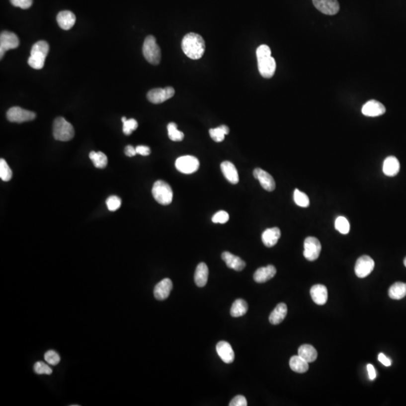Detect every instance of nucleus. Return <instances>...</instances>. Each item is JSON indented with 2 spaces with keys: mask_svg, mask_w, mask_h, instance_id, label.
Wrapping results in <instances>:
<instances>
[{
  "mask_svg": "<svg viewBox=\"0 0 406 406\" xmlns=\"http://www.w3.org/2000/svg\"><path fill=\"white\" fill-rule=\"evenodd\" d=\"M400 169V164L398 159L395 157L390 156L384 161L383 171L387 176L394 177L398 174Z\"/></svg>",
  "mask_w": 406,
  "mask_h": 406,
  "instance_id": "obj_24",
  "label": "nucleus"
},
{
  "mask_svg": "<svg viewBox=\"0 0 406 406\" xmlns=\"http://www.w3.org/2000/svg\"><path fill=\"white\" fill-rule=\"evenodd\" d=\"M152 194L155 200L162 206H167L172 202V189L169 184L161 180L157 181L154 184Z\"/></svg>",
  "mask_w": 406,
  "mask_h": 406,
  "instance_id": "obj_5",
  "label": "nucleus"
},
{
  "mask_svg": "<svg viewBox=\"0 0 406 406\" xmlns=\"http://www.w3.org/2000/svg\"><path fill=\"white\" fill-rule=\"evenodd\" d=\"M172 281L169 278H165L160 281L154 290V295L158 300H165L168 298L172 290Z\"/></svg>",
  "mask_w": 406,
  "mask_h": 406,
  "instance_id": "obj_15",
  "label": "nucleus"
},
{
  "mask_svg": "<svg viewBox=\"0 0 406 406\" xmlns=\"http://www.w3.org/2000/svg\"><path fill=\"white\" fill-rule=\"evenodd\" d=\"M281 237V230L278 227L267 229L262 234V241L268 247H272L278 243Z\"/></svg>",
  "mask_w": 406,
  "mask_h": 406,
  "instance_id": "obj_22",
  "label": "nucleus"
},
{
  "mask_svg": "<svg viewBox=\"0 0 406 406\" xmlns=\"http://www.w3.org/2000/svg\"><path fill=\"white\" fill-rule=\"evenodd\" d=\"M287 305L284 303H279L270 314L269 322L273 325H279L284 321V318L287 316Z\"/></svg>",
  "mask_w": 406,
  "mask_h": 406,
  "instance_id": "obj_26",
  "label": "nucleus"
},
{
  "mask_svg": "<svg viewBox=\"0 0 406 406\" xmlns=\"http://www.w3.org/2000/svg\"><path fill=\"white\" fill-rule=\"evenodd\" d=\"M311 297L316 304L323 306L328 299L327 288L322 284H316L311 288Z\"/></svg>",
  "mask_w": 406,
  "mask_h": 406,
  "instance_id": "obj_18",
  "label": "nucleus"
},
{
  "mask_svg": "<svg viewBox=\"0 0 406 406\" xmlns=\"http://www.w3.org/2000/svg\"><path fill=\"white\" fill-rule=\"evenodd\" d=\"M216 351L221 360L226 363H231L234 361L235 354L233 347L227 341H221L217 344Z\"/></svg>",
  "mask_w": 406,
  "mask_h": 406,
  "instance_id": "obj_17",
  "label": "nucleus"
},
{
  "mask_svg": "<svg viewBox=\"0 0 406 406\" xmlns=\"http://www.w3.org/2000/svg\"><path fill=\"white\" fill-rule=\"evenodd\" d=\"M49 51V45L45 41H39L33 45L31 54L28 64L35 70H41L45 65V60Z\"/></svg>",
  "mask_w": 406,
  "mask_h": 406,
  "instance_id": "obj_2",
  "label": "nucleus"
},
{
  "mask_svg": "<svg viewBox=\"0 0 406 406\" xmlns=\"http://www.w3.org/2000/svg\"><path fill=\"white\" fill-rule=\"evenodd\" d=\"M57 21L61 29L69 30L76 23V17L72 11H63L57 14Z\"/></svg>",
  "mask_w": 406,
  "mask_h": 406,
  "instance_id": "obj_21",
  "label": "nucleus"
},
{
  "mask_svg": "<svg viewBox=\"0 0 406 406\" xmlns=\"http://www.w3.org/2000/svg\"><path fill=\"white\" fill-rule=\"evenodd\" d=\"M290 367L297 373H305L309 370V363L300 356H293L290 360Z\"/></svg>",
  "mask_w": 406,
  "mask_h": 406,
  "instance_id": "obj_29",
  "label": "nucleus"
},
{
  "mask_svg": "<svg viewBox=\"0 0 406 406\" xmlns=\"http://www.w3.org/2000/svg\"><path fill=\"white\" fill-rule=\"evenodd\" d=\"M379 360L382 363V364L384 365V366H391V364H392V362H391V360H390L388 357H387L385 354H382V353L379 354Z\"/></svg>",
  "mask_w": 406,
  "mask_h": 406,
  "instance_id": "obj_46",
  "label": "nucleus"
},
{
  "mask_svg": "<svg viewBox=\"0 0 406 406\" xmlns=\"http://www.w3.org/2000/svg\"><path fill=\"white\" fill-rule=\"evenodd\" d=\"M367 370L368 373H369V379L372 381L375 380V378H376V371H375L374 366L372 365L368 364Z\"/></svg>",
  "mask_w": 406,
  "mask_h": 406,
  "instance_id": "obj_47",
  "label": "nucleus"
},
{
  "mask_svg": "<svg viewBox=\"0 0 406 406\" xmlns=\"http://www.w3.org/2000/svg\"><path fill=\"white\" fill-rule=\"evenodd\" d=\"M253 176L260 183L261 186L267 191H273L275 189V182L273 177L262 168H256L253 170Z\"/></svg>",
  "mask_w": 406,
  "mask_h": 406,
  "instance_id": "obj_14",
  "label": "nucleus"
},
{
  "mask_svg": "<svg viewBox=\"0 0 406 406\" xmlns=\"http://www.w3.org/2000/svg\"><path fill=\"white\" fill-rule=\"evenodd\" d=\"M175 167L184 174H192L199 169V161L197 158L190 155L178 158L175 161Z\"/></svg>",
  "mask_w": 406,
  "mask_h": 406,
  "instance_id": "obj_6",
  "label": "nucleus"
},
{
  "mask_svg": "<svg viewBox=\"0 0 406 406\" xmlns=\"http://www.w3.org/2000/svg\"><path fill=\"white\" fill-rule=\"evenodd\" d=\"M136 152L142 156H149L151 154L150 148L148 146H139L136 148Z\"/></svg>",
  "mask_w": 406,
  "mask_h": 406,
  "instance_id": "obj_45",
  "label": "nucleus"
},
{
  "mask_svg": "<svg viewBox=\"0 0 406 406\" xmlns=\"http://www.w3.org/2000/svg\"><path fill=\"white\" fill-rule=\"evenodd\" d=\"M247 400L245 397L243 396L239 395L234 397L230 402L229 406H247Z\"/></svg>",
  "mask_w": 406,
  "mask_h": 406,
  "instance_id": "obj_44",
  "label": "nucleus"
},
{
  "mask_svg": "<svg viewBox=\"0 0 406 406\" xmlns=\"http://www.w3.org/2000/svg\"><path fill=\"white\" fill-rule=\"evenodd\" d=\"M122 122L123 124H124V126H123V132H124V134L127 135V136L132 134V133L137 129L138 122L136 120L133 119V118L127 120L125 117H123Z\"/></svg>",
  "mask_w": 406,
  "mask_h": 406,
  "instance_id": "obj_37",
  "label": "nucleus"
},
{
  "mask_svg": "<svg viewBox=\"0 0 406 406\" xmlns=\"http://www.w3.org/2000/svg\"><path fill=\"white\" fill-rule=\"evenodd\" d=\"M404 265H405V266H406V257L405 258V259H404Z\"/></svg>",
  "mask_w": 406,
  "mask_h": 406,
  "instance_id": "obj_49",
  "label": "nucleus"
},
{
  "mask_svg": "<svg viewBox=\"0 0 406 406\" xmlns=\"http://www.w3.org/2000/svg\"><path fill=\"white\" fill-rule=\"evenodd\" d=\"M335 228L339 232L340 234L345 235L350 231L349 221H347V218L344 217H338L335 221Z\"/></svg>",
  "mask_w": 406,
  "mask_h": 406,
  "instance_id": "obj_35",
  "label": "nucleus"
},
{
  "mask_svg": "<svg viewBox=\"0 0 406 406\" xmlns=\"http://www.w3.org/2000/svg\"><path fill=\"white\" fill-rule=\"evenodd\" d=\"M124 152H125V155H127V157H134L137 155L136 148L132 146H127V147L125 148V151H124Z\"/></svg>",
  "mask_w": 406,
  "mask_h": 406,
  "instance_id": "obj_48",
  "label": "nucleus"
},
{
  "mask_svg": "<svg viewBox=\"0 0 406 406\" xmlns=\"http://www.w3.org/2000/svg\"><path fill=\"white\" fill-rule=\"evenodd\" d=\"M7 118L11 122L23 123L33 121L36 118V114L20 107H12L7 112Z\"/></svg>",
  "mask_w": 406,
  "mask_h": 406,
  "instance_id": "obj_7",
  "label": "nucleus"
},
{
  "mask_svg": "<svg viewBox=\"0 0 406 406\" xmlns=\"http://www.w3.org/2000/svg\"><path fill=\"white\" fill-rule=\"evenodd\" d=\"M276 272V269L272 265H269L266 267H261L254 272L253 279L256 283H265L272 279L275 276Z\"/></svg>",
  "mask_w": 406,
  "mask_h": 406,
  "instance_id": "obj_23",
  "label": "nucleus"
},
{
  "mask_svg": "<svg viewBox=\"0 0 406 406\" xmlns=\"http://www.w3.org/2000/svg\"><path fill=\"white\" fill-rule=\"evenodd\" d=\"M374 267L375 262L373 259L370 256L364 255L357 259L354 270L358 278H363L367 277L373 271Z\"/></svg>",
  "mask_w": 406,
  "mask_h": 406,
  "instance_id": "obj_10",
  "label": "nucleus"
},
{
  "mask_svg": "<svg viewBox=\"0 0 406 406\" xmlns=\"http://www.w3.org/2000/svg\"><path fill=\"white\" fill-rule=\"evenodd\" d=\"M44 357H45V361L51 366H57L61 361V357L59 354L53 350L47 351Z\"/></svg>",
  "mask_w": 406,
  "mask_h": 406,
  "instance_id": "obj_40",
  "label": "nucleus"
},
{
  "mask_svg": "<svg viewBox=\"0 0 406 406\" xmlns=\"http://www.w3.org/2000/svg\"><path fill=\"white\" fill-rule=\"evenodd\" d=\"M14 6L18 7L22 9H27L33 5V0H10Z\"/></svg>",
  "mask_w": 406,
  "mask_h": 406,
  "instance_id": "obj_43",
  "label": "nucleus"
},
{
  "mask_svg": "<svg viewBox=\"0 0 406 406\" xmlns=\"http://www.w3.org/2000/svg\"><path fill=\"white\" fill-rule=\"evenodd\" d=\"M229 214L225 211H220L212 217V222L215 224H225L229 221Z\"/></svg>",
  "mask_w": 406,
  "mask_h": 406,
  "instance_id": "obj_41",
  "label": "nucleus"
},
{
  "mask_svg": "<svg viewBox=\"0 0 406 406\" xmlns=\"http://www.w3.org/2000/svg\"><path fill=\"white\" fill-rule=\"evenodd\" d=\"M34 371L38 375H48L52 374V369L46 363L43 362L38 361L35 363Z\"/></svg>",
  "mask_w": 406,
  "mask_h": 406,
  "instance_id": "obj_39",
  "label": "nucleus"
},
{
  "mask_svg": "<svg viewBox=\"0 0 406 406\" xmlns=\"http://www.w3.org/2000/svg\"><path fill=\"white\" fill-rule=\"evenodd\" d=\"M294 199L296 204L300 206V207L307 208L309 207V204H310V201H309V198L308 197L307 195L300 191L298 189H296L294 190Z\"/></svg>",
  "mask_w": 406,
  "mask_h": 406,
  "instance_id": "obj_34",
  "label": "nucleus"
},
{
  "mask_svg": "<svg viewBox=\"0 0 406 406\" xmlns=\"http://www.w3.org/2000/svg\"><path fill=\"white\" fill-rule=\"evenodd\" d=\"M256 58L261 59L264 57H270L272 56V51L270 48L266 45H261L256 51Z\"/></svg>",
  "mask_w": 406,
  "mask_h": 406,
  "instance_id": "obj_42",
  "label": "nucleus"
},
{
  "mask_svg": "<svg viewBox=\"0 0 406 406\" xmlns=\"http://www.w3.org/2000/svg\"><path fill=\"white\" fill-rule=\"evenodd\" d=\"M89 158L91 160L95 167L98 168H103L106 167L108 164V158L106 155L102 152H91L89 155Z\"/></svg>",
  "mask_w": 406,
  "mask_h": 406,
  "instance_id": "obj_31",
  "label": "nucleus"
},
{
  "mask_svg": "<svg viewBox=\"0 0 406 406\" xmlns=\"http://www.w3.org/2000/svg\"><path fill=\"white\" fill-rule=\"evenodd\" d=\"M0 178L3 181H9L12 178V171L4 159L0 160Z\"/></svg>",
  "mask_w": 406,
  "mask_h": 406,
  "instance_id": "obj_36",
  "label": "nucleus"
},
{
  "mask_svg": "<svg viewBox=\"0 0 406 406\" xmlns=\"http://www.w3.org/2000/svg\"><path fill=\"white\" fill-rule=\"evenodd\" d=\"M259 74L265 79H270L276 70V63L272 56L257 60Z\"/></svg>",
  "mask_w": 406,
  "mask_h": 406,
  "instance_id": "obj_12",
  "label": "nucleus"
},
{
  "mask_svg": "<svg viewBox=\"0 0 406 406\" xmlns=\"http://www.w3.org/2000/svg\"><path fill=\"white\" fill-rule=\"evenodd\" d=\"M223 260L225 262L227 266L230 269H234L236 271H242L245 267L246 263L241 258L228 251L224 252L222 253Z\"/></svg>",
  "mask_w": 406,
  "mask_h": 406,
  "instance_id": "obj_20",
  "label": "nucleus"
},
{
  "mask_svg": "<svg viewBox=\"0 0 406 406\" xmlns=\"http://www.w3.org/2000/svg\"><path fill=\"white\" fill-rule=\"evenodd\" d=\"M106 206L108 210L115 212L121 206V199L117 196H109L106 200Z\"/></svg>",
  "mask_w": 406,
  "mask_h": 406,
  "instance_id": "obj_38",
  "label": "nucleus"
},
{
  "mask_svg": "<svg viewBox=\"0 0 406 406\" xmlns=\"http://www.w3.org/2000/svg\"><path fill=\"white\" fill-rule=\"evenodd\" d=\"M53 135L56 140L68 142L74 137V127L65 118L60 117L54 121Z\"/></svg>",
  "mask_w": 406,
  "mask_h": 406,
  "instance_id": "obj_3",
  "label": "nucleus"
},
{
  "mask_svg": "<svg viewBox=\"0 0 406 406\" xmlns=\"http://www.w3.org/2000/svg\"><path fill=\"white\" fill-rule=\"evenodd\" d=\"M385 105L374 99L366 102L362 108V113L367 117H378L385 114Z\"/></svg>",
  "mask_w": 406,
  "mask_h": 406,
  "instance_id": "obj_16",
  "label": "nucleus"
},
{
  "mask_svg": "<svg viewBox=\"0 0 406 406\" xmlns=\"http://www.w3.org/2000/svg\"><path fill=\"white\" fill-rule=\"evenodd\" d=\"M221 171L226 179L233 184H237L240 181L239 173L235 165L230 161H224L221 165Z\"/></svg>",
  "mask_w": 406,
  "mask_h": 406,
  "instance_id": "obj_19",
  "label": "nucleus"
},
{
  "mask_svg": "<svg viewBox=\"0 0 406 406\" xmlns=\"http://www.w3.org/2000/svg\"><path fill=\"white\" fill-rule=\"evenodd\" d=\"M314 5L321 12L327 15H334L339 11V3L337 0H312Z\"/></svg>",
  "mask_w": 406,
  "mask_h": 406,
  "instance_id": "obj_13",
  "label": "nucleus"
},
{
  "mask_svg": "<svg viewBox=\"0 0 406 406\" xmlns=\"http://www.w3.org/2000/svg\"><path fill=\"white\" fill-rule=\"evenodd\" d=\"M181 48L183 52L192 60H199L206 51V42L200 35L195 33H187L182 39Z\"/></svg>",
  "mask_w": 406,
  "mask_h": 406,
  "instance_id": "obj_1",
  "label": "nucleus"
},
{
  "mask_svg": "<svg viewBox=\"0 0 406 406\" xmlns=\"http://www.w3.org/2000/svg\"><path fill=\"white\" fill-rule=\"evenodd\" d=\"M144 57L148 62L153 65H158L161 62V51L153 36H149L144 42L142 48Z\"/></svg>",
  "mask_w": 406,
  "mask_h": 406,
  "instance_id": "obj_4",
  "label": "nucleus"
},
{
  "mask_svg": "<svg viewBox=\"0 0 406 406\" xmlns=\"http://www.w3.org/2000/svg\"><path fill=\"white\" fill-rule=\"evenodd\" d=\"M389 297L393 300H399L406 296V283L396 282L390 287Z\"/></svg>",
  "mask_w": 406,
  "mask_h": 406,
  "instance_id": "obj_28",
  "label": "nucleus"
},
{
  "mask_svg": "<svg viewBox=\"0 0 406 406\" xmlns=\"http://www.w3.org/2000/svg\"><path fill=\"white\" fill-rule=\"evenodd\" d=\"M230 129L227 126L221 125L209 130V134L215 142H221L224 140L226 135L229 134Z\"/></svg>",
  "mask_w": 406,
  "mask_h": 406,
  "instance_id": "obj_32",
  "label": "nucleus"
},
{
  "mask_svg": "<svg viewBox=\"0 0 406 406\" xmlns=\"http://www.w3.org/2000/svg\"><path fill=\"white\" fill-rule=\"evenodd\" d=\"M175 95V90L171 86L165 88H155L148 93V99L154 104H160L168 100Z\"/></svg>",
  "mask_w": 406,
  "mask_h": 406,
  "instance_id": "obj_11",
  "label": "nucleus"
},
{
  "mask_svg": "<svg viewBox=\"0 0 406 406\" xmlns=\"http://www.w3.org/2000/svg\"><path fill=\"white\" fill-rule=\"evenodd\" d=\"M167 130H168V138L173 142H181L184 139V133L178 130L177 124L175 123H169L167 127Z\"/></svg>",
  "mask_w": 406,
  "mask_h": 406,
  "instance_id": "obj_33",
  "label": "nucleus"
},
{
  "mask_svg": "<svg viewBox=\"0 0 406 406\" xmlns=\"http://www.w3.org/2000/svg\"><path fill=\"white\" fill-rule=\"evenodd\" d=\"M248 306L244 300L242 299L236 300L230 309V315L234 318L243 316L247 313Z\"/></svg>",
  "mask_w": 406,
  "mask_h": 406,
  "instance_id": "obj_30",
  "label": "nucleus"
},
{
  "mask_svg": "<svg viewBox=\"0 0 406 406\" xmlns=\"http://www.w3.org/2000/svg\"><path fill=\"white\" fill-rule=\"evenodd\" d=\"M20 41L17 35L11 32L3 31L0 35V57L2 59L8 50L14 49L19 46Z\"/></svg>",
  "mask_w": 406,
  "mask_h": 406,
  "instance_id": "obj_9",
  "label": "nucleus"
},
{
  "mask_svg": "<svg viewBox=\"0 0 406 406\" xmlns=\"http://www.w3.org/2000/svg\"><path fill=\"white\" fill-rule=\"evenodd\" d=\"M298 355L308 363H312L316 360L318 352L313 346L310 344H303L299 348Z\"/></svg>",
  "mask_w": 406,
  "mask_h": 406,
  "instance_id": "obj_27",
  "label": "nucleus"
},
{
  "mask_svg": "<svg viewBox=\"0 0 406 406\" xmlns=\"http://www.w3.org/2000/svg\"><path fill=\"white\" fill-rule=\"evenodd\" d=\"M208 278H209V268L207 265L205 263H199L195 272V283L198 287H205L207 284Z\"/></svg>",
  "mask_w": 406,
  "mask_h": 406,
  "instance_id": "obj_25",
  "label": "nucleus"
},
{
  "mask_svg": "<svg viewBox=\"0 0 406 406\" xmlns=\"http://www.w3.org/2000/svg\"><path fill=\"white\" fill-rule=\"evenodd\" d=\"M322 244L320 241L315 237H307L304 242L305 258L309 261H315L320 256Z\"/></svg>",
  "mask_w": 406,
  "mask_h": 406,
  "instance_id": "obj_8",
  "label": "nucleus"
}]
</instances>
